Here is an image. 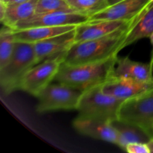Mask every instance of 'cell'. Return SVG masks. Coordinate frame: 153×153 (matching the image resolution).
<instances>
[{"instance_id":"1","label":"cell","mask_w":153,"mask_h":153,"mask_svg":"<svg viewBox=\"0 0 153 153\" xmlns=\"http://www.w3.org/2000/svg\"><path fill=\"white\" fill-rule=\"evenodd\" d=\"M144 10L129 23L104 37L76 42L65 53L63 63L70 66L95 64L118 55L127 34L138 22Z\"/></svg>"},{"instance_id":"2","label":"cell","mask_w":153,"mask_h":153,"mask_svg":"<svg viewBox=\"0 0 153 153\" xmlns=\"http://www.w3.org/2000/svg\"><path fill=\"white\" fill-rule=\"evenodd\" d=\"M118 55L95 64L70 66L62 63L54 82L64 84L81 92L102 85L115 74Z\"/></svg>"},{"instance_id":"3","label":"cell","mask_w":153,"mask_h":153,"mask_svg":"<svg viewBox=\"0 0 153 153\" xmlns=\"http://www.w3.org/2000/svg\"><path fill=\"white\" fill-rule=\"evenodd\" d=\"M37 64L33 43L16 42L10 61L0 69V86L4 94L20 90L21 82L30 69Z\"/></svg>"},{"instance_id":"4","label":"cell","mask_w":153,"mask_h":153,"mask_svg":"<svg viewBox=\"0 0 153 153\" xmlns=\"http://www.w3.org/2000/svg\"><path fill=\"white\" fill-rule=\"evenodd\" d=\"M124 100L102 91V85L83 92L76 110L78 117L94 118L113 121L118 119V112Z\"/></svg>"},{"instance_id":"5","label":"cell","mask_w":153,"mask_h":153,"mask_svg":"<svg viewBox=\"0 0 153 153\" xmlns=\"http://www.w3.org/2000/svg\"><path fill=\"white\" fill-rule=\"evenodd\" d=\"M118 120L140 127L153 137V89L124 100L118 112Z\"/></svg>"},{"instance_id":"6","label":"cell","mask_w":153,"mask_h":153,"mask_svg":"<svg viewBox=\"0 0 153 153\" xmlns=\"http://www.w3.org/2000/svg\"><path fill=\"white\" fill-rule=\"evenodd\" d=\"M82 92L64 84L50 83L37 97L38 113L77 108Z\"/></svg>"},{"instance_id":"7","label":"cell","mask_w":153,"mask_h":153,"mask_svg":"<svg viewBox=\"0 0 153 153\" xmlns=\"http://www.w3.org/2000/svg\"><path fill=\"white\" fill-rule=\"evenodd\" d=\"M65 54L44 60L30 69L22 79L20 90L37 97L46 87L54 82L64 62Z\"/></svg>"},{"instance_id":"8","label":"cell","mask_w":153,"mask_h":153,"mask_svg":"<svg viewBox=\"0 0 153 153\" xmlns=\"http://www.w3.org/2000/svg\"><path fill=\"white\" fill-rule=\"evenodd\" d=\"M89 21V16L74 11H56L49 13H34L32 16L18 22L12 30L40 26H62L79 25Z\"/></svg>"},{"instance_id":"9","label":"cell","mask_w":153,"mask_h":153,"mask_svg":"<svg viewBox=\"0 0 153 153\" xmlns=\"http://www.w3.org/2000/svg\"><path fill=\"white\" fill-rule=\"evenodd\" d=\"M153 89V79L148 82L114 75L102 85V91L122 100L134 98Z\"/></svg>"},{"instance_id":"10","label":"cell","mask_w":153,"mask_h":153,"mask_svg":"<svg viewBox=\"0 0 153 153\" xmlns=\"http://www.w3.org/2000/svg\"><path fill=\"white\" fill-rule=\"evenodd\" d=\"M153 0H120L90 16L88 22L102 20L128 21L143 11Z\"/></svg>"},{"instance_id":"11","label":"cell","mask_w":153,"mask_h":153,"mask_svg":"<svg viewBox=\"0 0 153 153\" xmlns=\"http://www.w3.org/2000/svg\"><path fill=\"white\" fill-rule=\"evenodd\" d=\"M76 28L64 34L33 43L37 64L48 58L65 54L76 43Z\"/></svg>"},{"instance_id":"12","label":"cell","mask_w":153,"mask_h":153,"mask_svg":"<svg viewBox=\"0 0 153 153\" xmlns=\"http://www.w3.org/2000/svg\"><path fill=\"white\" fill-rule=\"evenodd\" d=\"M73 126L78 132L83 135L116 144L117 133L111 121L77 117L73 120Z\"/></svg>"},{"instance_id":"13","label":"cell","mask_w":153,"mask_h":153,"mask_svg":"<svg viewBox=\"0 0 153 153\" xmlns=\"http://www.w3.org/2000/svg\"><path fill=\"white\" fill-rule=\"evenodd\" d=\"M132 19L128 21L102 20L81 24L76 28L75 41H85L104 37L127 25Z\"/></svg>"},{"instance_id":"14","label":"cell","mask_w":153,"mask_h":153,"mask_svg":"<svg viewBox=\"0 0 153 153\" xmlns=\"http://www.w3.org/2000/svg\"><path fill=\"white\" fill-rule=\"evenodd\" d=\"M77 25H62V26H40L25 28L22 30H13V36L16 42L34 43L55 36L60 35L75 29Z\"/></svg>"},{"instance_id":"15","label":"cell","mask_w":153,"mask_h":153,"mask_svg":"<svg viewBox=\"0 0 153 153\" xmlns=\"http://www.w3.org/2000/svg\"><path fill=\"white\" fill-rule=\"evenodd\" d=\"M115 75L148 82L153 79V65L132 61L128 57H118L115 67Z\"/></svg>"},{"instance_id":"16","label":"cell","mask_w":153,"mask_h":153,"mask_svg":"<svg viewBox=\"0 0 153 153\" xmlns=\"http://www.w3.org/2000/svg\"><path fill=\"white\" fill-rule=\"evenodd\" d=\"M111 123L117 133L116 145L124 150L127 145L129 143H147L152 137L140 127L123 122L118 119L111 121Z\"/></svg>"},{"instance_id":"17","label":"cell","mask_w":153,"mask_h":153,"mask_svg":"<svg viewBox=\"0 0 153 153\" xmlns=\"http://www.w3.org/2000/svg\"><path fill=\"white\" fill-rule=\"evenodd\" d=\"M153 34V3L143 12L138 22L133 26L127 34L122 48L132 44L143 38L150 37Z\"/></svg>"},{"instance_id":"18","label":"cell","mask_w":153,"mask_h":153,"mask_svg":"<svg viewBox=\"0 0 153 153\" xmlns=\"http://www.w3.org/2000/svg\"><path fill=\"white\" fill-rule=\"evenodd\" d=\"M37 0H27L18 4H7L4 17L1 23L13 29L20 21L24 20L35 13Z\"/></svg>"},{"instance_id":"19","label":"cell","mask_w":153,"mask_h":153,"mask_svg":"<svg viewBox=\"0 0 153 153\" xmlns=\"http://www.w3.org/2000/svg\"><path fill=\"white\" fill-rule=\"evenodd\" d=\"M74 11L90 16L105 10L117 0H67Z\"/></svg>"},{"instance_id":"20","label":"cell","mask_w":153,"mask_h":153,"mask_svg":"<svg viewBox=\"0 0 153 153\" xmlns=\"http://www.w3.org/2000/svg\"><path fill=\"white\" fill-rule=\"evenodd\" d=\"M16 43L13 30L4 25L0 31V69L3 68L11 58Z\"/></svg>"},{"instance_id":"21","label":"cell","mask_w":153,"mask_h":153,"mask_svg":"<svg viewBox=\"0 0 153 153\" xmlns=\"http://www.w3.org/2000/svg\"><path fill=\"white\" fill-rule=\"evenodd\" d=\"M56 11H74L67 0H37L35 13ZM76 12V11H74Z\"/></svg>"},{"instance_id":"22","label":"cell","mask_w":153,"mask_h":153,"mask_svg":"<svg viewBox=\"0 0 153 153\" xmlns=\"http://www.w3.org/2000/svg\"><path fill=\"white\" fill-rule=\"evenodd\" d=\"M125 151L129 153H150L147 143H131L126 147Z\"/></svg>"},{"instance_id":"23","label":"cell","mask_w":153,"mask_h":153,"mask_svg":"<svg viewBox=\"0 0 153 153\" xmlns=\"http://www.w3.org/2000/svg\"><path fill=\"white\" fill-rule=\"evenodd\" d=\"M6 7H7V4L4 2L3 1L0 0V21L3 19L4 17L6 12Z\"/></svg>"},{"instance_id":"24","label":"cell","mask_w":153,"mask_h":153,"mask_svg":"<svg viewBox=\"0 0 153 153\" xmlns=\"http://www.w3.org/2000/svg\"><path fill=\"white\" fill-rule=\"evenodd\" d=\"M4 1L6 4H18V3H22L27 0H1Z\"/></svg>"},{"instance_id":"25","label":"cell","mask_w":153,"mask_h":153,"mask_svg":"<svg viewBox=\"0 0 153 153\" xmlns=\"http://www.w3.org/2000/svg\"><path fill=\"white\" fill-rule=\"evenodd\" d=\"M147 146L148 147H149L150 153H153V137H152V138L150 139V140L148 142Z\"/></svg>"},{"instance_id":"26","label":"cell","mask_w":153,"mask_h":153,"mask_svg":"<svg viewBox=\"0 0 153 153\" xmlns=\"http://www.w3.org/2000/svg\"><path fill=\"white\" fill-rule=\"evenodd\" d=\"M151 40V43H152V53H151V59H150V64L153 65V34L151 35V37H149Z\"/></svg>"},{"instance_id":"27","label":"cell","mask_w":153,"mask_h":153,"mask_svg":"<svg viewBox=\"0 0 153 153\" xmlns=\"http://www.w3.org/2000/svg\"><path fill=\"white\" fill-rule=\"evenodd\" d=\"M117 1H120V0H117Z\"/></svg>"}]
</instances>
